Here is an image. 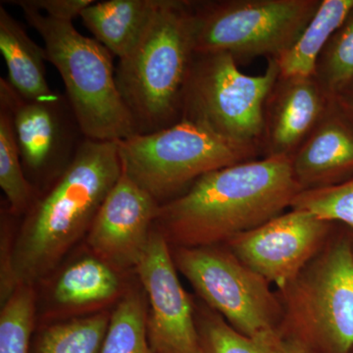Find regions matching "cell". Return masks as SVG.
Returning <instances> with one entry per match:
<instances>
[{
  "label": "cell",
  "mask_w": 353,
  "mask_h": 353,
  "mask_svg": "<svg viewBox=\"0 0 353 353\" xmlns=\"http://www.w3.org/2000/svg\"><path fill=\"white\" fill-rule=\"evenodd\" d=\"M122 174L117 141L85 139L59 178L26 213L15 243L1 253V303L18 285L52 271L95 216Z\"/></svg>",
  "instance_id": "cell-1"
},
{
  "label": "cell",
  "mask_w": 353,
  "mask_h": 353,
  "mask_svg": "<svg viewBox=\"0 0 353 353\" xmlns=\"http://www.w3.org/2000/svg\"><path fill=\"white\" fill-rule=\"evenodd\" d=\"M301 192L292 158L250 160L205 174L160 204L154 228L172 248L226 245L283 214Z\"/></svg>",
  "instance_id": "cell-2"
},
{
  "label": "cell",
  "mask_w": 353,
  "mask_h": 353,
  "mask_svg": "<svg viewBox=\"0 0 353 353\" xmlns=\"http://www.w3.org/2000/svg\"><path fill=\"white\" fill-rule=\"evenodd\" d=\"M194 54V1L158 0L139 43L115 69L136 134L160 131L181 120Z\"/></svg>",
  "instance_id": "cell-3"
},
{
  "label": "cell",
  "mask_w": 353,
  "mask_h": 353,
  "mask_svg": "<svg viewBox=\"0 0 353 353\" xmlns=\"http://www.w3.org/2000/svg\"><path fill=\"white\" fill-rule=\"evenodd\" d=\"M4 3L20 7L25 19L39 32L48 62L61 76L67 99L85 139L118 141L136 134L108 48L83 36L73 23L48 17L25 0Z\"/></svg>",
  "instance_id": "cell-4"
},
{
  "label": "cell",
  "mask_w": 353,
  "mask_h": 353,
  "mask_svg": "<svg viewBox=\"0 0 353 353\" xmlns=\"http://www.w3.org/2000/svg\"><path fill=\"white\" fill-rule=\"evenodd\" d=\"M277 292L282 341L306 353H353L352 230L338 224L317 256Z\"/></svg>",
  "instance_id": "cell-5"
},
{
  "label": "cell",
  "mask_w": 353,
  "mask_h": 353,
  "mask_svg": "<svg viewBox=\"0 0 353 353\" xmlns=\"http://www.w3.org/2000/svg\"><path fill=\"white\" fill-rule=\"evenodd\" d=\"M228 53L194 54L183 90L181 120L196 123L232 145L259 152L267 99L280 76L277 59L264 73L243 74Z\"/></svg>",
  "instance_id": "cell-6"
},
{
  "label": "cell",
  "mask_w": 353,
  "mask_h": 353,
  "mask_svg": "<svg viewBox=\"0 0 353 353\" xmlns=\"http://www.w3.org/2000/svg\"><path fill=\"white\" fill-rule=\"evenodd\" d=\"M117 143L122 171L159 204L181 196L205 174L250 161L259 153L187 120Z\"/></svg>",
  "instance_id": "cell-7"
},
{
  "label": "cell",
  "mask_w": 353,
  "mask_h": 353,
  "mask_svg": "<svg viewBox=\"0 0 353 353\" xmlns=\"http://www.w3.org/2000/svg\"><path fill=\"white\" fill-rule=\"evenodd\" d=\"M322 0L194 1L196 54L224 52L236 62L278 59L312 19Z\"/></svg>",
  "instance_id": "cell-8"
},
{
  "label": "cell",
  "mask_w": 353,
  "mask_h": 353,
  "mask_svg": "<svg viewBox=\"0 0 353 353\" xmlns=\"http://www.w3.org/2000/svg\"><path fill=\"white\" fill-rule=\"evenodd\" d=\"M172 255L178 271L205 305L230 326L253 340L282 343L283 306L278 292L226 245L172 248Z\"/></svg>",
  "instance_id": "cell-9"
},
{
  "label": "cell",
  "mask_w": 353,
  "mask_h": 353,
  "mask_svg": "<svg viewBox=\"0 0 353 353\" xmlns=\"http://www.w3.org/2000/svg\"><path fill=\"white\" fill-rule=\"evenodd\" d=\"M0 102L8 108L28 180L48 189L68 168L83 136L66 95L28 99L0 78Z\"/></svg>",
  "instance_id": "cell-10"
},
{
  "label": "cell",
  "mask_w": 353,
  "mask_h": 353,
  "mask_svg": "<svg viewBox=\"0 0 353 353\" xmlns=\"http://www.w3.org/2000/svg\"><path fill=\"white\" fill-rule=\"evenodd\" d=\"M338 224L307 211L290 209L226 245L278 290L292 284L328 243Z\"/></svg>",
  "instance_id": "cell-11"
},
{
  "label": "cell",
  "mask_w": 353,
  "mask_h": 353,
  "mask_svg": "<svg viewBox=\"0 0 353 353\" xmlns=\"http://www.w3.org/2000/svg\"><path fill=\"white\" fill-rule=\"evenodd\" d=\"M134 270L146 294V329L155 353H201L196 305L183 289L171 245L153 227Z\"/></svg>",
  "instance_id": "cell-12"
},
{
  "label": "cell",
  "mask_w": 353,
  "mask_h": 353,
  "mask_svg": "<svg viewBox=\"0 0 353 353\" xmlns=\"http://www.w3.org/2000/svg\"><path fill=\"white\" fill-rule=\"evenodd\" d=\"M159 205L122 171L87 234L92 255L118 273L136 269L150 243Z\"/></svg>",
  "instance_id": "cell-13"
},
{
  "label": "cell",
  "mask_w": 353,
  "mask_h": 353,
  "mask_svg": "<svg viewBox=\"0 0 353 353\" xmlns=\"http://www.w3.org/2000/svg\"><path fill=\"white\" fill-rule=\"evenodd\" d=\"M331 102L314 76H279L265 104L261 146L265 157H294Z\"/></svg>",
  "instance_id": "cell-14"
},
{
  "label": "cell",
  "mask_w": 353,
  "mask_h": 353,
  "mask_svg": "<svg viewBox=\"0 0 353 353\" xmlns=\"http://www.w3.org/2000/svg\"><path fill=\"white\" fill-rule=\"evenodd\" d=\"M303 190L324 189L353 178V123L332 99L328 110L292 157Z\"/></svg>",
  "instance_id": "cell-15"
},
{
  "label": "cell",
  "mask_w": 353,
  "mask_h": 353,
  "mask_svg": "<svg viewBox=\"0 0 353 353\" xmlns=\"http://www.w3.org/2000/svg\"><path fill=\"white\" fill-rule=\"evenodd\" d=\"M157 4L158 0L94 1L80 18L94 39L121 59L139 43Z\"/></svg>",
  "instance_id": "cell-16"
},
{
  "label": "cell",
  "mask_w": 353,
  "mask_h": 353,
  "mask_svg": "<svg viewBox=\"0 0 353 353\" xmlns=\"http://www.w3.org/2000/svg\"><path fill=\"white\" fill-rule=\"evenodd\" d=\"M0 51L8 70L9 83L28 99L52 94L46 80V48L32 41L20 22L0 4Z\"/></svg>",
  "instance_id": "cell-17"
},
{
  "label": "cell",
  "mask_w": 353,
  "mask_h": 353,
  "mask_svg": "<svg viewBox=\"0 0 353 353\" xmlns=\"http://www.w3.org/2000/svg\"><path fill=\"white\" fill-rule=\"evenodd\" d=\"M353 8V0H322L296 43L277 59L280 76H314L318 58Z\"/></svg>",
  "instance_id": "cell-18"
},
{
  "label": "cell",
  "mask_w": 353,
  "mask_h": 353,
  "mask_svg": "<svg viewBox=\"0 0 353 353\" xmlns=\"http://www.w3.org/2000/svg\"><path fill=\"white\" fill-rule=\"evenodd\" d=\"M120 290L118 272L92 255L62 271L55 282L53 299L64 307H83L112 301Z\"/></svg>",
  "instance_id": "cell-19"
},
{
  "label": "cell",
  "mask_w": 353,
  "mask_h": 353,
  "mask_svg": "<svg viewBox=\"0 0 353 353\" xmlns=\"http://www.w3.org/2000/svg\"><path fill=\"white\" fill-rule=\"evenodd\" d=\"M111 313L50 325L41 332L32 353H101Z\"/></svg>",
  "instance_id": "cell-20"
},
{
  "label": "cell",
  "mask_w": 353,
  "mask_h": 353,
  "mask_svg": "<svg viewBox=\"0 0 353 353\" xmlns=\"http://www.w3.org/2000/svg\"><path fill=\"white\" fill-rule=\"evenodd\" d=\"M148 305L139 290H128L111 313L101 353H155L146 329Z\"/></svg>",
  "instance_id": "cell-21"
},
{
  "label": "cell",
  "mask_w": 353,
  "mask_h": 353,
  "mask_svg": "<svg viewBox=\"0 0 353 353\" xmlns=\"http://www.w3.org/2000/svg\"><path fill=\"white\" fill-rule=\"evenodd\" d=\"M0 187L13 215L26 214L39 194L26 176L8 108L0 102Z\"/></svg>",
  "instance_id": "cell-22"
},
{
  "label": "cell",
  "mask_w": 353,
  "mask_h": 353,
  "mask_svg": "<svg viewBox=\"0 0 353 353\" xmlns=\"http://www.w3.org/2000/svg\"><path fill=\"white\" fill-rule=\"evenodd\" d=\"M314 77L331 99L353 83V8L318 58Z\"/></svg>",
  "instance_id": "cell-23"
},
{
  "label": "cell",
  "mask_w": 353,
  "mask_h": 353,
  "mask_svg": "<svg viewBox=\"0 0 353 353\" xmlns=\"http://www.w3.org/2000/svg\"><path fill=\"white\" fill-rule=\"evenodd\" d=\"M201 353H283L282 343H265L239 333L208 306L196 307Z\"/></svg>",
  "instance_id": "cell-24"
},
{
  "label": "cell",
  "mask_w": 353,
  "mask_h": 353,
  "mask_svg": "<svg viewBox=\"0 0 353 353\" xmlns=\"http://www.w3.org/2000/svg\"><path fill=\"white\" fill-rule=\"evenodd\" d=\"M36 313L32 285H18L1 303L0 353H30Z\"/></svg>",
  "instance_id": "cell-25"
},
{
  "label": "cell",
  "mask_w": 353,
  "mask_h": 353,
  "mask_svg": "<svg viewBox=\"0 0 353 353\" xmlns=\"http://www.w3.org/2000/svg\"><path fill=\"white\" fill-rule=\"evenodd\" d=\"M290 209L307 211L353 231V178L333 187L303 190L292 201Z\"/></svg>",
  "instance_id": "cell-26"
},
{
  "label": "cell",
  "mask_w": 353,
  "mask_h": 353,
  "mask_svg": "<svg viewBox=\"0 0 353 353\" xmlns=\"http://www.w3.org/2000/svg\"><path fill=\"white\" fill-rule=\"evenodd\" d=\"M25 2L48 17L73 23L94 0H25Z\"/></svg>",
  "instance_id": "cell-27"
},
{
  "label": "cell",
  "mask_w": 353,
  "mask_h": 353,
  "mask_svg": "<svg viewBox=\"0 0 353 353\" xmlns=\"http://www.w3.org/2000/svg\"><path fill=\"white\" fill-rule=\"evenodd\" d=\"M338 108L353 123V83L333 97Z\"/></svg>",
  "instance_id": "cell-28"
},
{
  "label": "cell",
  "mask_w": 353,
  "mask_h": 353,
  "mask_svg": "<svg viewBox=\"0 0 353 353\" xmlns=\"http://www.w3.org/2000/svg\"><path fill=\"white\" fill-rule=\"evenodd\" d=\"M283 353H306L303 347L290 341H282Z\"/></svg>",
  "instance_id": "cell-29"
},
{
  "label": "cell",
  "mask_w": 353,
  "mask_h": 353,
  "mask_svg": "<svg viewBox=\"0 0 353 353\" xmlns=\"http://www.w3.org/2000/svg\"><path fill=\"white\" fill-rule=\"evenodd\" d=\"M352 250H353V231L352 230Z\"/></svg>",
  "instance_id": "cell-30"
}]
</instances>
